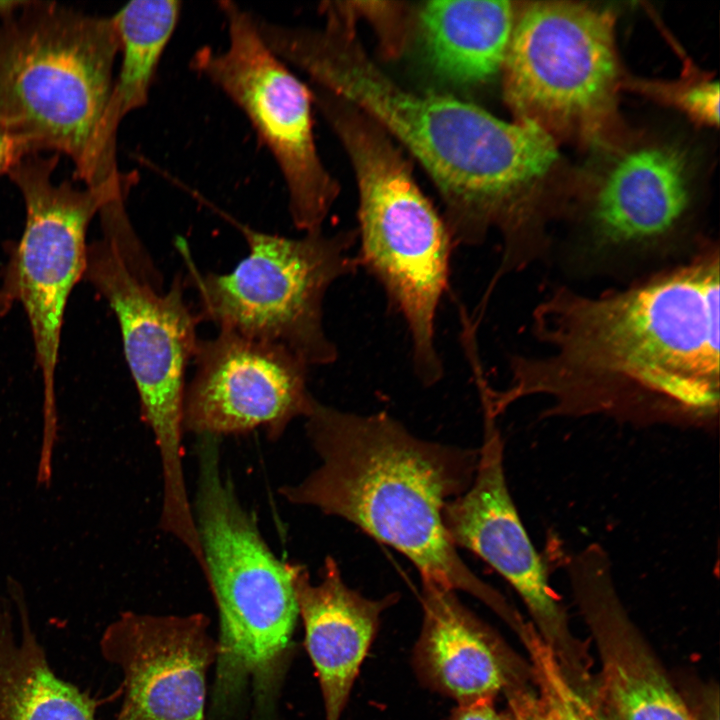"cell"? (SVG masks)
Returning a JSON list of instances; mask_svg holds the SVG:
<instances>
[{
    "label": "cell",
    "instance_id": "cell-1",
    "mask_svg": "<svg viewBox=\"0 0 720 720\" xmlns=\"http://www.w3.org/2000/svg\"><path fill=\"white\" fill-rule=\"evenodd\" d=\"M718 249L622 291L561 289L534 311L547 352L512 360L511 383L487 389L492 414L544 397L553 416L712 428L720 399Z\"/></svg>",
    "mask_w": 720,
    "mask_h": 720
},
{
    "label": "cell",
    "instance_id": "cell-2",
    "mask_svg": "<svg viewBox=\"0 0 720 720\" xmlns=\"http://www.w3.org/2000/svg\"><path fill=\"white\" fill-rule=\"evenodd\" d=\"M279 54L309 84L347 100L408 149L438 189L455 246L479 245L493 229L504 254L532 241L538 198L560 159L557 142L539 126L399 85L342 15H328L320 28H290Z\"/></svg>",
    "mask_w": 720,
    "mask_h": 720
},
{
    "label": "cell",
    "instance_id": "cell-3",
    "mask_svg": "<svg viewBox=\"0 0 720 720\" xmlns=\"http://www.w3.org/2000/svg\"><path fill=\"white\" fill-rule=\"evenodd\" d=\"M304 418L320 465L281 487L283 498L351 522L403 554L421 578L513 618L463 561L442 521L446 503L472 484L478 450L420 439L386 412L357 414L316 398Z\"/></svg>",
    "mask_w": 720,
    "mask_h": 720
},
{
    "label": "cell",
    "instance_id": "cell-4",
    "mask_svg": "<svg viewBox=\"0 0 720 720\" xmlns=\"http://www.w3.org/2000/svg\"><path fill=\"white\" fill-rule=\"evenodd\" d=\"M119 54L110 17L26 1L0 22V123L30 154L67 155L86 187L130 190L108 117Z\"/></svg>",
    "mask_w": 720,
    "mask_h": 720
},
{
    "label": "cell",
    "instance_id": "cell-5",
    "mask_svg": "<svg viewBox=\"0 0 720 720\" xmlns=\"http://www.w3.org/2000/svg\"><path fill=\"white\" fill-rule=\"evenodd\" d=\"M220 441H197L194 518L219 617L212 713L231 715L249 690L252 720H275L299 619L295 563L278 559L220 465Z\"/></svg>",
    "mask_w": 720,
    "mask_h": 720
},
{
    "label": "cell",
    "instance_id": "cell-6",
    "mask_svg": "<svg viewBox=\"0 0 720 720\" xmlns=\"http://www.w3.org/2000/svg\"><path fill=\"white\" fill-rule=\"evenodd\" d=\"M313 102L343 145L355 174L359 265L378 281L404 320L414 374L431 387L444 375L435 331L449 287L453 238L403 154L375 121L322 88L313 90Z\"/></svg>",
    "mask_w": 720,
    "mask_h": 720
},
{
    "label": "cell",
    "instance_id": "cell-7",
    "mask_svg": "<svg viewBox=\"0 0 720 720\" xmlns=\"http://www.w3.org/2000/svg\"><path fill=\"white\" fill-rule=\"evenodd\" d=\"M238 228L249 250L228 273L200 272L185 242L178 245L201 321L282 345L308 366L334 363L338 348L326 332L323 303L333 283L360 267L356 229L289 238Z\"/></svg>",
    "mask_w": 720,
    "mask_h": 720
},
{
    "label": "cell",
    "instance_id": "cell-8",
    "mask_svg": "<svg viewBox=\"0 0 720 720\" xmlns=\"http://www.w3.org/2000/svg\"><path fill=\"white\" fill-rule=\"evenodd\" d=\"M503 71L515 121H529L556 142L603 147L614 141L621 73L615 16L572 1L517 8Z\"/></svg>",
    "mask_w": 720,
    "mask_h": 720
},
{
    "label": "cell",
    "instance_id": "cell-9",
    "mask_svg": "<svg viewBox=\"0 0 720 720\" xmlns=\"http://www.w3.org/2000/svg\"><path fill=\"white\" fill-rule=\"evenodd\" d=\"M84 274L117 317L142 418L159 451L160 518L170 525L184 524L192 517L183 469L185 372L199 341L201 319L185 299L181 274L163 292L106 234L88 247Z\"/></svg>",
    "mask_w": 720,
    "mask_h": 720
},
{
    "label": "cell",
    "instance_id": "cell-10",
    "mask_svg": "<svg viewBox=\"0 0 720 720\" xmlns=\"http://www.w3.org/2000/svg\"><path fill=\"white\" fill-rule=\"evenodd\" d=\"M218 5L226 47L198 49L191 67L239 108L272 155L294 226L304 233L321 231L340 186L316 148L311 89L265 43L254 13L233 1Z\"/></svg>",
    "mask_w": 720,
    "mask_h": 720
},
{
    "label": "cell",
    "instance_id": "cell-11",
    "mask_svg": "<svg viewBox=\"0 0 720 720\" xmlns=\"http://www.w3.org/2000/svg\"><path fill=\"white\" fill-rule=\"evenodd\" d=\"M59 155L32 153L8 172L26 206L22 237L8 265L2 289L20 301L27 314L37 364L43 380L42 442L58 438L55 373L61 328L68 297L85 273L87 227L107 204L126 200L127 193L109 187L78 189L67 181L54 184Z\"/></svg>",
    "mask_w": 720,
    "mask_h": 720
},
{
    "label": "cell",
    "instance_id": "cell-12",
    "mask_svg": "<svg viewBox=\"0 0 720 720\" xmlns=\"http://www.w3.org/2000/svg\"><path fill=\"white\" fill-rule=\"evenodd\" d=\"M192 360L184 432L220 438L264 428L275 440L292 420L307 415L314 399L309 366L276 343L219 330L214 338L199 339Z\"/></svg>",
    "mask_w": 720,
    "mask_h": 720
},
{
    "label": "cell",
    "instance_id": "cell-13",
    "mask_svg": "<svg viewBox=\"0 0 720 720\" xmlns=\"http://www.w3.org/2000/svg\"><path fill=\"white\" fill-rule=\"evenodd\" d=\"M203 613L123 612L100 639L105 660L123 674L115 720H206L207 673L216 640Z\"/></svg>",
    "mask_w": 720,
    "mask_h": 720
},
{
    "label": "cell",
    "instance_id": "cell-14",
    "mask_svg": "<svg viewBox=\"0 0 720 720\" xmlns=\"http://www.w3.org/2000/svg\"><path fill=\"white\" fill-rule=\"evenodd\" d=\"M483 412V440L470 487L446 503L442 521L453 545L465 548L497 571L531 614L556 628L562 612L547 566L535 548L510 494L504 469V441L496 419Z\"/></svg>",
    "mask_w": 720,
    "mask_h": 720
},
{
    "label": "cell",
    "instance_id": "cell-15",
    "mask_svg": "<svg viewBox=\"0 0 720 720\" xmlns=\"http://www.w3.org/2000/svg\"><path fill=\"white\" fill-rule=\"evenodd\" d=\"M610 155L596 174L589 200L600 242L641 246L670 235L691 204L692 171L679 146L643 141L604 146Z\"/></svg>",
    "mask_w": 720,
    "mask_h": 720
},
{
    "label": "cell",
    "instance_id": "cell-16",
    "mask_svg": "<svg viewBox=\"0 0 720 720\" xmlns=\"http://www.w3.org/2000/svg\"><path fill=\"white\" fill-rule=\"evenodd\" d=\"M295 590L305 646L323 697L325 720H340L360 666L377 630L380 615L397 594L369 599L344 582L337 562L326 557L313 583L296 564Z\"/></svg>",
    "mask_w": 720,
    "mask_h": 720
},
{
    "label": "cell",
    "instance_id": "cell-17",
    "mask_svg": "<svg viewBox=\"0 0 720 720\" xmlns=\"http://www.w3.org/2000/svg\"><path fill=\"white\" fill-rule=\"evenodd\" d=\"M422 579L423 625L416 664L423 678L459 706L492 701L512 687L500 647L454 591Z\"/></svg>",
    "mask_w": 720,
    "mask_h": 720
},
{
    "label": "cell",
    "instance_id": "cell-18",
    "mask_svg": "<svg viewBox=\"0 0 720 720\" xmlns=\"http://www.w3.org/2000/svg\"><path fill=\"white\" fill-rule=\"evenodd\" d=\"M0 596V720H97L98 702L53 671L21 586Z\"/></svg>",
    "mask_w": 720,
    "mask_h": 720
},
{
    "label": "cell",
    "instance_id": "cell-19",
    "mask_svg": "<svg viewBox=\"0 0 720 720\" xmlns=\"http://www.w3.org/2000/svg\"><path fill=\"white\" fill-rule=\"evenodd\" d=\"M517 7L510 1H428L418 11L433 72L455 86L487 83L502 71Z\"/></svg>",
    "mask_w": 720,
    "mask_h": 720
},
{
    "label": "cell",
    "instance_id": "cell-20",
    "mask_svg": "<svg viewBox=\"0 0 720 720\" xmlns=\"http://www.w3.org/2000/svg\"><path fill=\"white\" fill-rule=\"evenodd\" d=\"M177 0H137L112 16L120 53L108 117L118 130L123 118L147 103L162 57L180 20Z\"/></svg>",
    "mask_w": 720,
    "mask_h": 720
},
{
    "label": "cell",
    "instance_id": "cell-21",
    "mask_svg": "<svg viewBox=\"0 0 720 720\" xmlns=\"http://www.w3.org/2000/svg\"><path fill=\"white\" fill-rule=\"evenodd\" d=\"M603 693L615 720H697L665 676L646 657L608 659Z\"/></svg>",
    "mask_w": 720,
    "mask_h": 720
},
{
    "label": "cell",
    "instance_id": "cell-22",
    "mask_svg": "<svg viewBox=\"0 0 720 720\" xmlns=\"http://www.w3.org/2000/svg\"><path fill=\"white\" fill-rule=\"evenodd\" d=\"M687 73L675 81L624 78L626 87L657 102L685 113L697 124L717 127L719 123V85L711 75L698 72L691 63Z\"/></svg>",
    "mask_w": 720,
    "mask_h": 720
},
{
    "label": "cell",
    "instance_id": "cell-23",
    "mask_svg": "<svg viewBox=\"0 0 720 720\" xmlns=\"http://www.w3.org/2000/svg\"><path fill=\"white\" fill-rule=\"evenodd\" d=\"M28 154L25 145L0 123V175L8 173Z\"/></svg>",
    "mask_w": 720,
    "mask_h": 720
},
{
    "label": "cell",
    "instance_id": "cell-24",
    "mask_svg": "<svg viewBox=\"0 0 720 720\" xmlns=\"http://www.w3.org/2000/svg\"><path fill=\"white\" fill-rule=\"evenodd\" d=\"M452 720H516L498 712L492 705V701H482L468 705L459 706Z\"/></svg>",
    "mask_w": 720,
    "mask_h": 720
},
{
    "label": "cell",
    "instance_id": "cell-25",
    "mask_svg": "<svg viewBox=\"0 0 720 720\" xmlns=\"http://www.w3.org/2000/svg\"><path fill=\"white\" fill-rule=\"evenodd\" d=\"M548 720H615L610 713H605L600 707L586 698L577 710L558 713Z\"/></svg>",
    "mask_w": 720,
    "mask_h": 720
},
{
    "label": "cell",
    "instance_id": "cell-26",
    "mask_svg": "<svg viewBox=\"0 0 720 720\" xmlns=\"http://www.w3.org/2000/svg\"><path fill=\"white\" fill-rule=\"evenodd\" d=\"M26 1H0V18L4 19L16 13Z\"/></svg>",
    "mask_w": 720,
    "mask_h": 720
},
{
    "label": "cell",
    "instance_id": "cell-27",
    "mask_svg": "<svg viewBox=\"0 0 720 720\" xmlns=\"http://www.w3.org/2000/svg\"><path fill=\"white\" fill-rule=\"evenodd\" d=\"M11 303L12 302L8 298V296L1 290L0 291V315L8 309V306Z\"/></svg>",
    "mask_w": 720,
    "mask_h": 720
}]
</instances>
